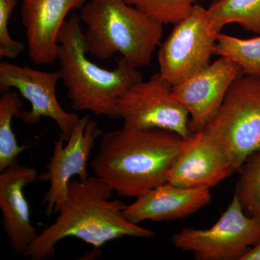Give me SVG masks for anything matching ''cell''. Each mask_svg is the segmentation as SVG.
<instances>
[{
  "instance_id": "15",
  "label": "cell",
  "mask_w": 260,
  "mask_h": 260,
  "mask_svg": "<svg viewBox=\"0 0 260 260\" xmlns=\"http://www.w3.org/2000/svg\"><path fill=\"white\" fill-rule=\"evenodd\" d=\"M211 203L209 189H189L167 182L126 205L124 216L132 223L169 221L192 215Z\"/></svg>"
},
{
  "instance_id": "13",
  "label": "cell",
  "mask_w": 260,
  "mask_h": 260,
  "mask_svg": "<svg viewBox=\"0 0 260 260\" xmlns=\"http://www.w3.org/2000/svg\"><path fill=\"white\" fill-rule=\"evenodd\" d=\"M87 0H23L20 15L29 56L37 64L57 60L58 36L67 15L81 9Z\"/></svg>"
},
{
  "instance_id": "12",
  "label": "cell",
  "mask_w": 260,
  "mask_h": 260,
  "mask_svg": "<svg viewBox=\"0 0 260 260\" xmlns=\"http://www.w3.org/2000/svg\"><path fill=\"white\" fill-rule=\"evenodd\" d=\"M237 172L230 159L205 129L186 139L168 174V182L180 187L210 189Z\"/></svg>"
},
{
  "instance_id": "6",
  "label": "cell",
  "mask_w": 260,
  "mask_h": 260,
  "mask_svg": "<svg viewBox=\"0 0 260 260\" xmlns=\"http://www.w3.org/2000/svg\"><path fill=\"white\" fill-rule=\"evenodd\" d=\"M173 245L200 260H241L260 242V223L248 216L237 194L218 221L207 229L187 227L173 235Z\"/></svg>"
},
{
  "instance_id": "8",
  "label": "cell",
  "mask_w": 260,
  "mask_h": 260,
  "mask_svg": "<svg viewBox=\"0 0 260 260\" xmlns=\"http://www.w3.org/2000/svg\"><path fill=\"white\" fill-rule=\"evenodd\" d=\"M117 113L125 129L159 128L184 139L192 134L189 113L174 96L173 85L160 73L130 87L118 100Z\"/></svg>"
},
{
  "instance_id": "3",
  "label": "cell",
  "mask_w": 260,
  "mask_h": 260,
  "mask_svg": "<svg viewBox=\"0 0 260 260\" xmlns=\"http://www.w3.org/2000/svg\"><path fill=\"white\" fill-rule=\"evenodd\" d=\"M80 23V15L72 13L58 36V71L68 91L71 109L118 119V100L130 87L143 80V75L122 57L112 70L92 62L86 56Z\"/></svg>"
},
{
  "instance_id": "5",
  "label": "cell",
  "mask_w": 260,
  "mask_h": 260,
  "mask_svg": "<svg viewBox=\"0 0 260 260\" xmlns=\"http://www.w3.org/2000/svg\"><path fill=\"white\" fill-rule=\"evenodd\" d=\"M204 129L239 172L246 159L260 150V78L243 75L234 80Z\"/></svg>"
},
{
  "instance_id": "1",
  "label": "cell",
  "mask_w": 260,
  "mask_h": 260,
  "mask_svg": "<svg viewBox=\"0 0 260 260\" xmlns=\"http://www.w3.org/2000/svg\"><path fill=\"white\" fill-rule=\"evenodd\" d=\"M113 191L95 176L83 181L72 179L59 216L38 235L23 257L50 259L55 256L56 244L69 237L98 249L122 237L149 239L155 237L152 231L126 218L124 211L126 205L121 200H111Z\"/></svg>"
},
{
  "instance_id": "16",
  "label": "cell",
  "mask_w": 260,
  "mask_h": 260,
  "mask_svg": "<svg viewBox=\"0 0 260 260\" xmlns=\"http://www.w3.org/2000/svg\"><path fill=\"white\" fill-rule=\"evenodd\" d=\"M207 10L218 34L228 24L237 23L260 36V0H214Z\"/></svg>"
},
{
  "instance_id": "22",
  "label": "cell",
  "mask_w": 260,
  "mask_h": 260,
  "mask_svg": "<svg viewBox=\"0 0 260 260\" xmlns=\"http://www.w3.org/2000/svg\"><path fill=\"white\" fill-rule=\"evenodd\" d=\"M241 260H260V242L248 251Z\"/></svg>"
},
{
  "instance_id": "21",
  "label": "cell",
  "mask_w": 260,
  "mask_h": 260,
  "mask_svg": "<svg viewBox=\"0 0 260 260\" xmlns=\"http://www.w3.org/2000/svg\"><path fill=\"white\" fill-rule=\"evenodd\" d=\"M17 0H0V56L15 59L23 51L24 45L10 37L8 24Z\"/></svg>"
},
{
  "instance_id": "7",
  "label": "cell",
  "mask_w": 260,
  "mask_h": 260,
  "mask_svg": "<svg viewBox=\"0 0 260 260\" xmlns=\"http://www.w3.org/2000/svg\"><path fill=\"white\" fill-rule=\"evenodd\" d=\"M218 34L206 8L195 5L190 14L174 25L160 44L159 73L174 86L208 68Z\"/></svg>"
},
{
  "instance_id": "9",
  "label": "cell",
  "mask_w": 260,
  "mask_h": 260,
  "mask_svg": "<svg viewBox=\"0 0 260 260\" xmlns=\"http://www.w3.org/2000/svg\"><path fill=\"white\" fill-rule=\"evenodd\" d=\"M104 132L90 115L80 117L68 139L66 146L62 137L54 143L52 156L46 166L47 171L39 175V180L49 183V188L42 200L48 216L59 213L68 198V184L74 176L85 180L90 175L87 169L89 158L98 138Z\"/></svg>"
},
{
  "instance_id": "20",
  "label": "cell",
  "mask_w": 260,
  "mask_h": 260,
  "mask_svg": "<svg viewBox=\"0 0 260 260\" xmlns=\"http://www.w3.org/2000/svg\"><path fill=\"white\" fill-rule=\"evenodd\" d=\"M162 25H176L186 18L199 0H124Z\"/></svg>"
},
{
  "instance_id": "14",
  "label": "cell",
  "mask_w": 260,
  "mask_h": 260,
  "mask_svg": "<svg viewBox=\"0 0 260 260\" xmlns=\"http://www.w3.org/2000/svg\"><path fill=\"white\" fill-rule=\"evenodd\" d=\"M38 179L35 169L18 162L0 174V209L3 226L12 249L21 256L39 235L30 221L28 202L23 193L24 188Z\"/></svg>"
},
{
  "instance_id": "4",
  "label": "cell",
  "mask_w": 260,
  "mask_h": 260,
  "mask_svg": "<svg viewBox=\"0 0 260 260\" xmlns=\"http://www.w3.org/2000/svg\"><path fill=\"white\" fill-rule=\"evenodd\" d=\"M80 17L87 26V53L102 60L119 53L135 68H143L161 44L162 24L124 0H89Z\"/></svg>"
},
{
  "instance_id": "17",
  "label": "cell",
  "mask_w": 260,
  "mask_h": 260,
  "mask_svg": "<svg viewBox=\"0 0 260 260\" xmlns=\"http://www.w3.org/2000/svg\"><path fill=\"white\" fill-rule=\"evenodd\" d=\"M23 103L17 92L2 93L0 98V172L18 162L17 158L29 148L19 145L12 128L13 118L18 117Z\"/></svg>"
},
{
  "instance_id": "18",
  "label": "cell",
  "mask_w": 260,
  "mask_h": 260,
  "mask_svg": "<svg viewBox=\"0 0 260 260\" xmlns=\"http://www.w3.org/2000/svg\"><path fill=\"white\" fill-rule=\"evenodd\" d=\"M214 54L237 62L244 75L260 78V36L242 39L220 32Z\"/></svg>"
},
{
  "instance_id": "11",
  "label": "cell",
  "mask_w": 260,
  "mask_h": 260,
  "mask_svg": "<svg viewBox=\"0 0 260 260\" xmlns=\"http://www.w3.org/2000/svg\"><path fill=\"white\" fill-rule=\"evenodd\" d=\"M243 75L237 62L220 56L208 68L173 86L174 96L189 113L191 133L208 126L220 109L229 87Z\"/></svg>"
},
{
  "instance_id": "2",
  "label": "cell",
  "mask_w": 260,
  "mask_h": 260,
  "mask_svg": "<svg viewBox=\"0 0 260 260\" xmlns=\"http://www.w3.org/2000/svg\"><path fill=\"white\" fill-rule=\"evenodd\" d=\"M185 140L170 130L122 127L103 135L90 167L119 197L138 198L168 182Z\"/></svg>"
},
{
  "instance_id": "19",
  "label": "cell",
  "mask_w": 260,
  "mask_h": 260,
  "mask_svg": "<svg viewBox=\"0 0 260 260\" xmlns=\"http://www.w3.org/2000/svg\"><path fill=\"white\" fill-rule=\"evenodd\" d=\"M235 194L244 213L260 223V150L243 164Z\"/></svg>"
},
{
  "instance_id": "10",
  "label": "cell",
  "mask_w": 260,
  "mask_h": 260,
  "mask_svg": "<svg viewBox=\"0 0 260 260\" xmlns=\"http://www.w3.org/2000/svg\"><path fill=\"white\" fill-rule=\"evenodd\" d=\"M59 80V71H43L8 61L0 63L2 93L17 89L30 104V110L22 109L18 118L29 125L37 124L42 117L49 118L68 141L80 117L76 113L66 112L58 102L56 86Z\"/></svg>"
}]
</instances>
